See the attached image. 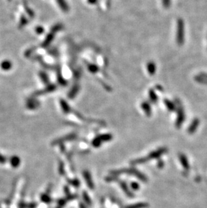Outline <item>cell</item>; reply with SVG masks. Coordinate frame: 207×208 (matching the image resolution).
Here are the masks:
<instances>
[{
    "mask_svg": "<svg viewBox=\"0 0 207 208\" xmlns=\"http://www.w3.org/2000/svg\"><path fill=\"white\" fill-rule=\"evenodd\" d=\"M185 28H184V22L182 19H178L177 23V35L176 40L178 45H182L184 43V36H185Z\"/></svg>",
    "mask_w": 207,
    "mask_h": 208,
    "instance_id": "6da1fadb",
    "label": "cell"
},
{
    "mask_svg": "<svg viewBox=\"0 0 207 208\" xmlns=\"http://www.w3.org/2000/svg\"><path fill=\"white\" fill-rule=\"evenodd\" d=\"M123 173H126V174H132V175H135V176H137V178L139 179H140L141 181H143L144 182H145L146 181H147V177L145 176L143 174L141 173L139 171H138L137 170H135L134 168H129V169H122V170H116V171H114L112 172V174H113L114 175H116V174H123Z\"/></svg>",
    "mask_w": 207,
    "mask_h": 208,
    "instance_id": "7a4b0ae2",
    "label": "cell"
},
{
    "mask_svg": "<svg viewBox=\"0 0 207 208\" xmlns=\"http://www.w3.org/2000/svg\"><path fill=\"white\" fill-rule=\"evenodd\" d=\"M167 152V148H161L157 150L152 152L151 153L148 155V156L146 157L147 160H150V159H157L159 158L161 155L164 154Z\"/></svg>",
    "mask_w": 207,
    "mask_h": 208,
    "instance_id": "3957f363",
    "label": "cell"
},
{
    "mask_svg": "<svg viewBox=\"0 0 207 208\" xmlns=\"http://www.w3.org/2000/svg\"><path fill=\"white\" fill-rule=\"evenodd\" d=\"M184 120H185V114H184V110L182 106H180L177 110V117L176 122V127L180 128L181 125H182Z\"/></svg>",
    "mask_w": 207,
    "mask_h": 208,
    "instance_id": "277c9868",
    "label": "cell"
},
{
    "mask_svg": "<svg viewBox=\"0 0 207 208\" xmlns=\"http://www.w3.org/2000/svg\"><path fill=\"white\" fill-rule=\"evenodd\" d=\"M83 174L84 178H85V180L87 183V185H88V187H89V188L93 189V187H94V185H93V183L92 178L91 177V174H90L89 172L87 171V170L84 171Z\"/></svg>",
    "mask_w": 207,
    "mask_h": 208,
    "instance_id": "5b68a950",
    "label": "cell"
},
{
    "mask_svg": "<svg viewBox=\"0 0 207 208\" xmlns=\"http://www.w3.org/2000/svg\"><path fill=\"white\" fill-rule=\"evenodd\" d=\"M199 123H200V121L198 119L196 118L194 119L191 123V125L189 126L188 129V134H194V133L196 131L197 127H198Z\"/></svg>",
    "mask_w": 207,
    "mask_h": 208,
    "instance_id": "8992f818",
    "label": "cell"
},
{
    "mask_svg": "<svg viewBox=\"0 0 207 208\" xmlns=\"http://www.w3.org/2000/svg\"><path fill=\"white\" fill-rule=\"evenodd\" d=\"M179 158H180V160L181 164H182L183 168L185 169L186 170H188L190 169V165L188 163V159L186 158V156L184 154H180L179 155Z\"/></svg>",
    "mask_w": 207,
    "mask_h": 208,
    "instance_id": "52a82bcc",
    "label": "cell"
},
{
    "mask_svg": "<svg viewBox=\"0 0 207 208\" xmlns=\"http://www.w3.org/2000/svg\"><path fill=\"white\" fill-rule=\"evenodd\" d=\"M120 185H121V187L122 188V190L125 191V193L127 194L128 197H132V196H133V195H132V193H131V191L128 189L127 185L125 184V183H124V182H122V181H121V182H120Z\"/></svg>",
    "mask_w": 207,
    "mask_h": 208,
    "instance_id": "ba28073f",
    "label": "cell"
},
{
    "mask_svg": "<svg viewBox=\"0 0 207 208\" xmlns=\"http://www.w3.org/2000/svg\"><path fill=\"white\" fill-rule=\"evenodd\" d=\"M165 105L170 111H174L176 110V105H174V102H171L169 100H165Z\"/></svg>",
    "mask_w": 207,
    "mask_h": 208,
    "instance_id": "9c48e42d",
    "label": "cell"
},
{
    "mask_svg": "<svg viewBox=\"0 0 207 208\" xmlns=\"http://www.w3.org/2000/svg\"><path fill=\"white\" fill-rule=\"evenodd\" d=\"M98 137L99 138V139L101 140L102 142H108V141H111V139H112V135L111 134H103V135H98Z\"/></svg>",
    "mask_w": 207,
    "mask_h": 208,
    "instance_id": "30bf717a",
    "label": "cell"
},
{
    "mask_svg": "<svg viewBox=\"0 0 207 208\" xmlns=\"http://www.w3.org/2000/svg\"><path fill=\"white\" fill-rule=\"evenodd\" d=\"M148 207L147 203H139L137 204L131 205V206H128L125 208H146Z\"/></svg>",
    "mask_w": 207,
    "mask_h": 208,
    "instance_id": "8fae6325",
    "label": "cell"
},
{
    "mask_svg": "<svg viewBox=\"0 0 207 208\" xmlns=\"http://www.w3.org/2000/svg\"><path fill=\"white\" fill-rule=\"evenodd\" d=\"M142 108H143V109L145 110V113H146L147 115H148V116L151 115V107L148 103L144 102V103L142 104Z\"/></svg>",
    "mask_w": 207,
    "mask_h": 208,
    "instance_id": "7c38bea8",
    "label": "cell"
},
{
    "mask_svg": "<svg viewBox=\"0 0 207 208\" xmlns=\"http://www.w3.org/2000/svg\"><path fill=\"white\" fill-rule=\"evenodd\" d=\"M78 90H79V86L78 85H75L73 88L71 90V92L69 94V97L70 99H73V97H75V96L76 95V94L78 92Z\"/></svg>",
    "mask_w": 207,
    "mask_h": 208,
    "instance_id": "4fadbf2b",
    "label": "cell"
},
{
    "mask_svg": "<svg viewBox=\"0 0 207 208\" xmlns=\"http://www.w3.org/2000/svg\"><path fill=\"white\" fill-rule=\"evenodd\" d=\"M147 68L150 74L153 75L155 72V65L154 63L151 62L149 63L147 66Z\"/></svg>",
    "mask_w": 207,
    "mask_h": 208,
    "instance_id": "5bb4252c",
    "label": "cell"
},
{
    "mask_svg": "<svg viewBox=\"0 0 207 208\" xmlns=\"http://www.w3.org/2000/svg\"><path fill=\"white\" fill-rule=\"evenodd\" d=\"M102 143V142L100 140L98 137H97V138H96L93 140V142H92V145L94 148H99L100 146L101 145Z\"/></svg>",
    "mask_w": 207,
    "mask_h": 208,
    "instance_id": "9a60e30c",
    "label": "cell"
},
{
    "mask_svg": "<svg viewBox=\"0 0 207 208\" xmlns=\"http://www.w3.org/2000/svg\"><path fill=\"white\" fill-rule=\"evenodd\" d=\"M75 136H76L75 135H73V134L67 135V136H65V137H64V138H63L60 139V140L56 142V143H58V142H65V141H67V140H71V139H73V138H75Z\"/></svg>",
    "mask_w": 207,
    "mask_h": 208,
    "instance_id": "2e32d148",
    "label": "cell"
},
{
    "mask_svg": "<svg viewBox=\"0 0 207 208\" xmlns=\"http://www.w3.org/2000/svg\"><path fill=\"white\" fill-rule=\"evenodd\" d=\"M61 106H62V109L63 110V111L65 113H67L69 111V106L64 101V100H61Z\"/></svg>",
    "mask_w": 207,
    "mask_h": 208,
    "instance_id": "e0dca14e",
    "label": "cell"
},
{
    "mask_svg": "<svg viewBox=\"0 0 207 208\" xmlns=\"http://www.w3.org/2000/svg\"><path fill=\"white\" fill-rule=\"evenodd\" d=\"M149 96H150V99L151 100L153 101V102H155L157 100V96L155 95V92H153V90H150V92H149Z\"/></svg>",
    "mask_w": 207,
    "mask_h": 208,
    "instance_id": "ac0fdd59",
    "label": "cell"
},
{
    "mask_svg": "<svg viewBox=\"0 0 207 208\" xmlns=\"http://www.w3.org/2000/svg\"><path fill=\"white\" fill-rule=\"evenodd\" d=\"M83 198H84V200L86 201V202L87 203L89 204V205L91 204V199H90V198H89V197L88 196V195L87 194L86 192H84V193H83Z\"/></svg>",
    "mask_w": 207,
    "mask_h": 208,
    "instance_id": "d6986e66",
    "label": "cell"
},
{
    "mask_svg": "<svg viewBox=\"0 0 207 208\" xmlns=\"http://www.w3.org/2000/svg\"><path fill=\"white\" fill-rule=\"evenodd\" d=\"M195 79L196 80L197 82H198L200 83H204V84L207 83V80L205 79V78H201V77H200V76L196 77Z\"/></svg>",
    "mask_w": 207,
    "mask_h": 208,
    "instance_id": "ffe728a7",
    "label": "cell"
},
{
    "mask_svg": "<svg viewBox=\"0 0 207 208\" xmlns=\"http://www.w3.org/2000/svg\"><path fill=\"white\" fill-rule=\"evenodd\" d=\"M69 183L72 184L73 186H75V187H78L79 185V182L77 179L71 180V181H69Z\"/></svg>",
    "mask_w": 207,
    "mask_h": 208,
    "instance_id": "44dd1931",
    "label": "cell"
},
{
    "mask_svg": "<svg viewBox=\"0 0 207 208\" xmlns=\"http://www.w3.org/2000/svg\"><path fill=\"white\" fill-rule=\"evenodd\" d=\"M89 69L90 71H92V72H93V73L96 72V71L98 70V68H97V67L96 66H93H93H89Z\"/></svg>",
    "mask_w": 207,
    "mask_h": 208,
    "instance_id": "7402d4cb",
    "label": "cell"
},
{
    "mask_svg": "<svg viewBox=\"0 0 207 208\" xmlns=\"http://www.w3.org/2000/svg\"><path fill=\"white\" fill-rule=\"evenodd\" d=\"M131 187L134 190H138L139 188V185L136 183H132L131 184Z\"/></svg>",
    "mask_w": 207,
    "mask_h": 208,
    "instance_id": "603a6c76",
    "label": "cell"
},
{
    "mask_svg": "<svg viewBox=\"0 0 207 208\" xmlns=\"http://www.w3.org/2000/svg\"><path fill=\"white\" fill-rule=\"evenodd\" d=\"M163 3L165 7L168 8L170 4V0H163Z\"/></svg>",
    "mask_w": 207,
    "mask_h": 208,
    "instance_id": "cb8c5ba5",
    "label": "cell"
},
{
    "mask_svg": "<svg viewBox=\"0 0 207 208\" xmlns=\"http://www.w3.org/2000/svg\"><path fill=\"white\" fill-rule=\"evenodd\" d=\"M79 207H80V208H86L85 206H84V205H83L82 203H80V205H79Z\"/></svg>",
    "mask_w": 207,
    "mask_h": 208,
    "instance_id": "d4e9b609",
    "label": "cell"
}]
</instances>
